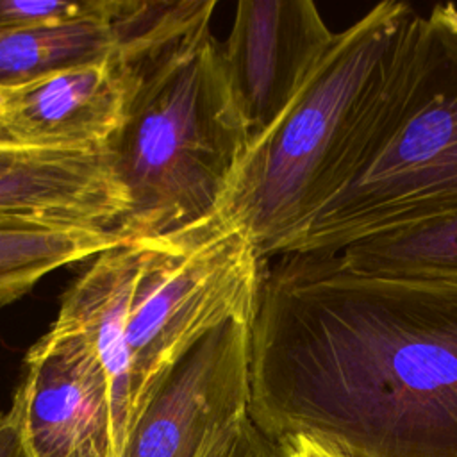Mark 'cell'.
Wrapping results in <instances>:
<instances>
[{
	"label": "cell",
	"instance_id": "30bf717a",
	"mask_svg": "<svg viewBox=\"0 0 457 457\" xmlns=\"http://www.w3.org/2000/svg\"><path fill=\"white\" fill-rule=\"evenodd\" d=\"M125 75L114 57L0 89L5 141L39 148H104L125 109Z\"/></svg>",
	"mask_w": 457,
	"mask_h": 457
},
{
	"label": "cell",
	"instance_id": "9a60e30c",
	"mask_svg": "<svg viewBox=\"0 0 457 457\" xmlns=\"http://www.w3.org/2000/svg\"><path fill=\"white\" fill-rule=\"evenodd\" d=\"M105 0H0V34L98 12Z\"/></svg>",
	"mask_w": 457,
	"mask_h": 457
},
{
	"label": "cell",
	"instance_id": "d6986e66",
	"mask_svg": "<svg viewBox=\"0 0 457 457\" xmlns=\"http://www.w3.org/2000/svg\"><path fill=\"white\" fill-rule=\"evenodd\" d=\"M2 139H4V137H2V132H0V141H2ZM4 141H5V139H4Z\"/></svg>",
	"mask_w": 457,
	"mask_h": 457
},
{
	"label": "cell",
	"instance_id": "ac0fdd59",
	"mask_svg": "<svg viewBox=\"0 0 457 457\" xmlns=\"http://www.w3.org/2000/svg\"><path fill=\"white\" fill-rule=\"evenodd\" d=\"M277 446L280 448L282 457H348L336 448L325 446L307 437L287 439Z\"/></svg>",
	"mask_w": 457,
	"mask_h": 457
},
{
	"label": "cell",
	"instance_id": "ba28073f",
	"mask_svg": "<svg viewBox=\"0 0 457 457\" xmlns=\"http://www.w3.org/2000/svg\"><path fill=\"white\" fill-rule=\"evenodd\" d=\"M11 411L32 457H114L107 371L82 332L50 330L25 355Z\"/></svg>",
	"mask_w": 457,
	"mask_h": 457
},
{
	"label": "cell",
	"instance_id": "e0dca14e",
	"mask_svg": "<svg viewBox=\"0 0 457 457\" xmlns=\"http://www.w3.org/2000/svg\"><path fill=\"white\" fill-rule=\"evenodd\" d=\"M0 457H32L11 409L0 414Z\"/></svg>",
	"mask_w": 457,
	"mask_h": 457
},
{
	"label": "cell",
	"instance_id": "2e32d148",
	"mask_svg": "<svg viewBox=\"0 0 457 457\" xmlns=\"http://www.w3.org/2000/svg\"><path fill=\"white\" fill-rule=\"evenodd\" d=\"M200 457H282L280 448L264 436L250 416L241 418L232 427L218 434L200 453Z\"/></svg>",
	"mask_w": 457,
	"mask_h": 457
},
{
	"label": "cell",
	"instance_id": "52a82bcc",
	"mask_svg": "<svg viewBox=\"0 0 457 457\" xmlns=\"http://www.w3.org/2000/svg\"><path fill=\"white\" fill-rule=\"evenodd\" d=\"M336 36L311 0H241L236 5L221 62L248 148L289 109Z\"/></svg>",
	"mask_w": 457,
	"mask_h": 457
},
{
	"label": "cell",
	"instance_id": "5bb4252c",
	"mask_svg": "<svg viewBox=\"0 0 457 457\" xmlns=\"http://www.w3.org/2000/svg\"><path fill=\"white\" fill-rule=\"evenodd\" d=\"M120 243L105 230L0 223V303L27 295L48 273Z\"/></svg>",
	"mask_w": 457,
	"mask_h": 457
},
{
	"label": "cell",
	"instance_id": "7a4b0ae2",
	"mask_svg": "<svg viewBox=\"0 0 457 457\" xmlns=\"http://www.w3.org/2000/svg\"><path fill=\"white\" fill-rule=\"evenodd\" d=\"M214 0H143L118 29L125 109L104 150L125 189L121 241L180 237L214 221L248 152Z\"/></svg>",
	"mask_w": 457,
	"mask_h": 457
},
{
	"label": "cell",
	"instance_id": "4fadbf2b",
	"mask_svg": "<svg viewBox=\"0 0 457 457\" xmlns=\"http://www.w3.org/2000/svg\"><path fill=\"white\" fill-rule=\"evenodd\" d=\"M111 5L105 0L93 14L0 34V89L109 59L114 54Z\"/></svg>",
	"mask_w": 457,
	"mask_h": 457
},
{
	"label": "cell",
	"instance_id": "5b68a950",
	"mask_svg": "<svg viewBox=\"0 0 457 457\" xmlns=\"http://www.w3.org/2000/svg\"><path fill=\"white\" fill-rule=\"evenodd\" d=\"M137 243L127 321L130 427L157 377L180 353L227 320L252 318L264 264L248 236L220 220L180 237Z\"/></svg>",
	"mask_w": 457,
	"mask_h": 457
},
{
	"label": "cell",
	"instance_id": "7c38bea8",
	"mask_svg": "<svg viewBox=\"0 0 457 457\" xmlns=\"http://www.w3.org/2000/svg\"><path fill=\"white\" fill-rule=\"evenodd\" d=\"M337 259L357 277L457 286V212L364 237Z\"/></svg>",
	"mask_w": 457,
	"mask_h": 457
},
{
	"label": "cell",
	"instance_id": "6da1fadb",
	"mask_svg": "<svg viewBox=\"0 0 457 457\" xmlns=\"http://www.w3.org/2000/svg\"><path fill=\"white\" fill-rule=\"evenodd\" d=\"M248 416L275 445L457 457V286L357 277L337 255L264 261Z\"/></svg>",
	"mask_w": 457,
	"mask_h": 457
},
{
	"label": "cell",
	"instance_id": "8fae6325",
	"mask_svg": "<svg viewBox=\"0 0 457 457\" xmlns=\"http://www.w3.org/2000/svg\"><path fill=\"white\" fill-rule=\"evenodd\" d=\"M139 250L137 241H121L93 257L64 293L52 323L54 328L82 332L96 350L111 382L114 448L120 455L132 421L127 321Z\"/></svg>",
	"mask_w": 457,
	"mask_h": 457
},
{
	"label": "cell",
	"instance_id": "ffe728a7",
	"mask_svg": "<svg viewBox=\"0 0 457 457\" xmlns=\"http://www.w3.org/2000/svg\"><path fill=\"white\" fill-rule=\"evenodd\" d=\"M114 457H121V455H114Z\"/></svg>",
	"mask_w": 457,
	"mask_h": 457
},
{
	"label": "cell",
	"instance_id": "9c48e42d",
	"mask_svg": "<svg viewBox=\"0 0 457 457\" xmlns=\"http://www.w3.org/2000/svg\"><path fill=\"white\" fill-rule=\"evenodd\" d=\"M127 211L104 148L0 141V223L114 232Z\"/></svg>",
	"mask_w": 457,
	"mask_h": 457
},
{
	"label": "cell",
	"instance_id": "277c9868",
	"mask_svg": "<svg viewBox=\"0 0 457 457\" xmlns=\"http://www.w3.org/2000/svg\"><path fill=\"white\" fill-rule=\"evenodd\" d=\"M414 14L384 0L337 32L289 109L248 148L214 220L241 228L262 261L282 255L321 205Z\"/></svg>",
	"mask_w": 457,
	"mask_h": 457
},
{
	"label": "cell",
	"instance_id": "8992f818",
	"mask_svg": "<svg viewBox=\"0 0 457 457\" xmlns=\"http://www.w3.org/2000/svg\"><path fill=\"white\" fill-rule=\"evenodd\" d=\"M250 323L227 320L157 377L121 457H200L218 434L248 416Z\"/></svg>",
	"mask_w": 457,
	"mask_h": 457
},
{
	"label": "cell",
	"instance_id": "3957f363",
	"mask_svg": "<svg viewBox=\"0 0 457 457\" xmlns=\"http://www.w3.org/2000/svg\"><path fill=\"white\" fill-rule=\"evenodd\" d=\"M457 212V5L414 14L321 205L284 253L337 255ZM282 253V255H284Z\"/></svg>",
	"mask_w": 457,
	"mask_h": 457
}]
</instances>
